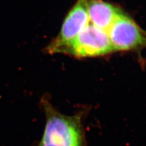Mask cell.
I'll return each instance as SVG.
<instances>
[{"mask_svg":"<svg viewBox=\"0 0 146 146\" xmlns=\"http://www.w3.org/2000/svg\"><path fill=\"white\" fill-rule=\"evenodd\" d=\"M115 51H133L146 48V31L122 12L107 31Z\"/></svg>","mask_w":146,"mask_h":146,"instance_id":"cell-3","label":"cell"},{"mask_svg":"<svg viewBox=\"0 0 146 146\" xmlns=\"http://www.w3.org/2000/svg\"><path fill=\"white\" fill-rule=\"evenodd\" d=\"M46 124L38 146H86L82 116H66L58 111L46 98L41 100Z\"/></svg>","mask_w":146,"mask_h":146,"instance_id":"cell-1","label":"cell"},{"mask_svg":"<svg viewBox=\"0 0 146 146\" xmlns=\"http://www.w3.org/2000/svg\"><path fill=\"white\" fill-rule=\"evenodd\" d=\"M90 23L85 0H77L64 20L57 36L45 48L46 52L61 54Z\"/></svg>","mask_w":146,"mask_h":146,"instance_id":"cell-4","label":"cell"},{"mask_svg":"<svg viewBox=\"0 0 146 146\" xmlns=\"http://www.w3.org/2000/svg\"><path fill=\"white\" fill-rule=\"evenodd\" d=\"M85 2L90 23L106 31L123 12L104 0H85Z\"/></svg>","mask_w":146,"mask_h":146,"instance_id":"cell-5","label":"cell"},{"mask_svg":"<svg viewBox=\"0 0 146 146\" xmlns=\"http://www.w3.org/2000/svg\"><path fill=\"white\" fill-rule=\"evenodd\" d=\"M113 52L107 32L90 23L61 54L86 58L103 56Z\"/></svg>","mask_w":146,"mask_h":146,"instance_id":"cell-2","label":"cell"}]
</instances>
